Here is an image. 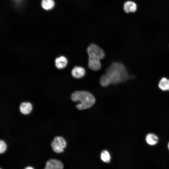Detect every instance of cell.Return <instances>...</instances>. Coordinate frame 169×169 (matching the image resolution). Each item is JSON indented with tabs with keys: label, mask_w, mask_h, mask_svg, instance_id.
Wrapping results in <instances>:
<instances>
[{
	"label": "cell",
	"mask_w": 169,
	"mask_h": 169,
	"mask_svg": "<svg viewBox=\"0 0 169 169\" xmlns=\"http://www.w3.org/2000/svg\"><path fill=\"white\" fill-rule=\"evenodd\" d=\"M105 74L113 84L125 81L129 78L125 66L119 62L113 63L106 69Z\"/></svg>",
	"instance_id": "cell-1"
},
{
	"label": "cell",
	"mask_w": 169,
	"mask_h": 169,
	"mask_svg": "<svg viewBox=\"0 0 169 169\" xmlns=\"http://www.w3.org/2000/svg\"><path fill=\"white\" fill-rule=\"evenodd\" d=\"M71 100L79 103L76 105L79 110H84L90 108L95 103V99L90 92L85 90H77L71 95Z\"/></svg>",
	"instance_id": "cell-2"
},
{
	"label": "cell",
	"mask_w": 169,
	"mask_h": 169,
	"mask_svg": "<svg viewBox=\"0 0 169 169\" xmlns=\"http://www.w3.org/2000/svg\"><path fill=\"white\" fill-rule=\"evenodd\" d=\"M87 52L89 57L101 60L105 57V54L103 50L98 45L94 44H91L88 47Z\"/></svg>",
	"instance_id": "cell-3"
},
{
	"label": "cell",
	"mask_w": 169,
	"mask_h": 169,
	"mask_svg": "<svg viewBox=\"0 0 169 169\" xmlns=\"http://www.w3.org/2000/svg\"><path fill=\"white\" fill-rule=\"evenodd\" d=\"M66 145L65 140L61 136L55 137L51 143V146L53 151L57 153L63 152Z\"/></svg>",
	"instance_id": "cell-4"
},
{
	"label": "cell",
	"mask_w": 169,
	"mask_h": 169,
	"mask_svg": "<svg viewBox=\"0 0 169 169\" xmlns=\"http://www.w3.org/2000/svg\"><path fill=\"white\" fill-rule=\"evenodd\" d=\"M63 168L64 165L61 161L51 159L47 161L44 169H63Z\"/></svg>",
	"instance_id": "cell-5"
},
{
	"label": "cell",
	"mask_w": 169,
	"mask_h": 169,
	"mask_svg": "<svg viewBox=\"0 0 169 169\" xmlns=\"http://www.w3.org/2000/svg\"><path fill=\"white\" fill-rule=\"evenodd\" d=\"M100 59L91 57H89L88 66L91 70L97 71L99 70L101 68V64Z\"/></svg>",
	"instance_id": "cell-6"
},
{
	"label": "cell",
	"mask_w": 169,
	"mask_h": 169,
	"mask_svg": "<svg viewBox=\"0 0 169 169\" xmlns=\"http://www.w3.org/2000/svg\"><path fill=\"white\" fill-rule=\"evenodd\" d=\"M145 140L148 145L151 146H154L158 143L159 138L158 136L155 134L149 133L146 135Z\"/></svg>",
	"instance_id": "cell-7"
},
{
	"label": "cell",
	"mask_w": 169,
	"mask_h": 169,
	"mask_svg": "<svg viewBox=\"0 0 169 169\" xmlns=\"http://www.w3.org/2000/svg\"><path fill=\"white\" fill-rule=\"evenodd\" d=\"M85 74V70L82 67L75 66L71 71L72 76L75 78L79 79L84 77Z\"/></svg>",
	"instance_id": "cell-8"
},
{
	"label": "cell",
	"mask_w": 169,
	"mask_h": 169,
	"mask_svg": "<svg viewBox=\"0 0 169 169\" xmlns=\"http://www.w3.org/2000/svg\"><path fill=\"white\" fill-rule=\"evenodd\" d=\"M55 65L56 67L61 69L65 68L67 65L68 61L67 59L63 56L57 58L55 60Z\"/></svg>",
	"instance_id": "cell-9"
},
{
	"label": "cell",
	"mask_w": 169,
	"mask_h": 169,
	"mask_svg": "<svg viewBox=\"0 0 169 169\" xmlns=\"http://www.w3.org/2000/svg\"><path fill=\"white\" fill-rule=\"evenodd\" d=\"M32 105L29 102H23L19 106L20 112L24 115L29 114L32 110Z\"/></svg>",
	"instance_id": "cell-10"
},
{
	"label": "cell",
	"mask_w": 169,
	"mask_h": 169,
	"mask_svg": "<svg viewBox=\"0 0 169 169\" xmlns=\"http://www.w3.org/2000/svg\"><path fill=\"white\" fill-rule=\"evenodd\" d=\"M123 8L125 11L127 13L134 12L137 9L136 4L134 2L128 1L124 3Z\"/></svg>",
	"instance_id": "cell-11"
},
{
	"label": "cell",
	"mask_w": 169,
	"mask_h": 169,
	"mask_svg": "<svg viewBox=\"0 0 169 169\" xmlns=\"http://www.w3.org/2000/svg\"><path fill=\"white\" fill-rule=\"evenodd\" d=\"M158 86L162 91H169V79L165 77L162 78L159 82Z\"/></svg>",
	"instance_id": "cell-12"
},
{
	"label": "cell",
	"mask_w": 169,
	"mask_h": 169,
	"mask_svg": "<svg viewBox=\"0 0 169 169\" xmlns=\"http://www.w3.org/2000/svg\"><path fill=\"white\" fill-rule=\"evenodd\" d=\"M54 5L53 0H42L41 6L45 10H49L52 8Z\"/></svg>",
	"instance_id": "cell-13"
},
{
	"label": "cell",
	"mask_w": 169,
	"mask_h": 169,
	"mask_svg": "<svg viewBox=\"0 0 169 169\" xmlns=\"http://www.w3.org/2000/svg\"><path fill=\"white\" fill-rule=\"evenodd\" d=\"M100 158L104 162H109L110 160L111 157L108 151L106 150L103 151L100 154Z\"/></svg>",
	"instance_id": "cell-14"
},
{
	"label": "cell",
	"mask_w": 169,
	"mask_h": 169,
	"mask_svg": "<svg viewBox=\"0 0 169 169\" xmlns=\"http://www.w3.org/2000/svg\"><path fill=\"white\" fill-rule=\"evenodd\" d=\"M100 83L103 87H106L111 84L110 80L108 76L106 74L103 75L100 79Z\"/></svg>",
	"instance_id": "cell-15"
},
{
	"label": "cell",
	"mask_w": 169,
	"mask_h": 169,
	"mask_svg": "<svg viewBox=\"0 0 169 169\" xmlns=\"http://www.w3.org/2000/svg\"><path fill=\"white\" fill-rule=\"evenodd\" d=\"M7 149V146L5 142L2 140L0 141V153L1 154L4 153Z\"/></svg>",
	"instance_id": "cell-16"
},
{
	"label": "cell",
	"mask_w": 169,
	"mask_h": 169,
	"mask_svg": "<svg viewBox=\"0 0 169 169\" xmlns=\"http://www.w3.org/2000/svg\"><path fill=\"white\" fill-rule=\"evenodd\" d=\"M17 4L19 3L23 0H13Z\"/></svg>",
	"instance_id": "cell-17"
},
{
	"label": "cell",
	"mask_w": 169,
	"mask_h": 169,
	"mask_svg": "<svg viewBox=\"0 0 169 169\" xmlns=\"http://www.w3.org/2000/svg\"><path fill=\"white\" fill-rule=\"evenodd\" d=\"M24 169H34L32 166H28L26 167Z\"/></svg>",
	"instance_id": "cell-18"
},
{
	"label": "cell",
	"mask_w": 169,
	"mask_h": 169,
	"mask_svg": "<svg viewBox=\"0 0 169 169\" xmlns=\"http://www.w3.org/2000/svg\"><path fill=\"white\" fill-rule=\"evenodd\" d=\"M167 146L168 149V150H169V141L168 142V143H167Z\"/></svg>",
	"instance_id": "cell-19"
},
{
	"label": "cell",
	"mask_w": 169,
	"mask_h": 169,
	"mask_svg": "<svg viewBox=\"0 0 169 169\" xmlns=\"http://www.w3.org/2000/svg\"></svg>",
	"instance_id": "cell-20"
}]
</instances>
